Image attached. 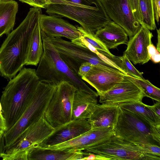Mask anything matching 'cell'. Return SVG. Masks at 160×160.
Wrapping results in <instances>:
<instances>
[{
    "mask_svg": "<svg viewBox=\"0 0 160 160\" xmlns=\"http://www.w3.org/2000/svg\"><path fill=\"white\" fill-rule=\"evenodd\" d=\"M41 8H30L23 20L7 35L0 47V76L10 80L27 62L34 29Z\"/></svg>",
    "mask_w": 160,
    "mask_h": 160,
    "instance_id": "obj_1",
    "label": "cell"
},
{
    "mask_svg": "<svg viewBox=\"0 0 160 160\" xmlns=\"http://www.w3.org/2000/svg\"><path fill=\"white\" fill-rule=\"evenodd\" d=\"M39 81L35 69L25 67L10 80L0 101L6 126L5 132L20 118Z\"/></svg>",
    "mask_w": 160,
    "mask_h": 160,
    "instance_id": "obj_2",
    "label": "cell"
},
{
    "mask_svg": "<svg viewBox=\"0 0 160 160\" xmlns=\"http://www.w3.org/2000/svg\"><path fill=\"white\" fill-rule=\"evenodd\" d=\"M43 52L36 70L40 81L58 86L63 82L73 84L77 89L97 97V92L90 88L61 58L49 38L41 31Z\"/></svg>",
    "mask_w": 160,
    "mask_h": 160,
    "instance_id": "obj_3",
    "label": "cell"
},
{
    "mask_svg": "<svg viewBox=\"0 0 160 160\" xmlns=\"http://www.w3.org/2000/svg\"><path fill=\"white\" fill-rule=\"evenodd\" d=\"M46 12L50 15L65 17L79 23L86 31L95 33L112 20L101 2L87 6L63 0H49Z\"/></svg>",
    "mask_w": 160,
    "mask_h": 160,
    "instance_id": "obj_4",
    "label": "cell"
},
{
    "mask_svg": "<svg viewBox=\"0 0 160 160\" xmlns=\"http://www.w3.org/2000/svg\"><path fill=\"white\" fill-rule=\"evenodd\" d=\"M57 87L54 84L39 81L20 118L12 128L4 132L5 150L26 129L44 116Z\"/></svg>",
    "mask_w": 160,
    "mask_h": 160,
    "instance_id": "obj_5",
    "label": "cell"
},
{
    "mask_svg": "<svg viewBox=\"0 0 160 160\" xmlns=\"http://www.w3.org/2000/svg\"><path fill=\"white\" fill-rule=\"evenodd\" d=\"M115 135L138 146L160 145V125H155L138 115L119 107Z\"/></svg>",
    "mask_w": 160,
    "mask_h": 160,
    "instance_id": "obj_6",
    "label": "cell"
},
{
    "mask_svg": "<svg viewBox=\"0 0 160 160\" xmlns=\"http://www.w3.org/2000/svg\"><path fill=\"white\" fill-rule=\"evenodd\" d=\"M49 38L61 58L77 74L81 65L85 62H89L94 66L105 67L120 70L115 64L100 53L98 55L87 48L62 38Z\"/></svg>",
    "mask_w": 160,
    "mask_h": 160,
    "instance_id": "obj_7",
    "label": "cell"
},
{
    "mask_svg": "<svg viewBox=\"0 0 160 160\" xmlns=\"http://www.w3.org/2000/svg\"><path fill=\"white\" fill-rule=\"evenodd\" d=\"M77 89L73 84L66 81L57 86L43 116L54 128L72 120V102Z\"/></svg>",
    "mask_w": 160,
    "mask_h": 160,
    "instance_id": "obj_8",
    "label": "cell"
},
{
    "mask_svg": "<svg viewBox=\"0 0 160 160\" xmlns=\"http://www.w3.org/2000/svg\"><path fill=\"white\" fill-rule=\"evenodd\" d=\"M83 151L103 156L110 160H160V156L145 153L138 146L115 135L102 144Z\"/></svg>",
    "mask_w": 160,
    "mask_h": 160,
    "instance_id": "obj_9",
    "label": "cell"
},
{
    "mask_svg": "<svg viewBox=\"0 0 160 160\" xmlns=\"http://www.w3.org/2000/svg\"><path fill=\"white\" fill-rule=\"evenodd\" d=\"M110 19L124 30L129 38L141 27L135 18L128 0H100Z\"/></svg>",
    "mask_w": 160,
    "mask_h": 160,
    "instance_id": "obj_10",
    "label": "cell"
},
{
    "mask_svg": "<svg viewBox=\"0 0 160 160\" xmlns=\"http://www.w3.org/2000/svg\"><path fill=\"white\" fill-rule=\"evenodd\" d=\"M54 129L43 116L38 121L26 129L4 153H10L25 150L29 151L34 147L38 146Z\"/></svg>",
    "mask_w": 160,
    "mask_h": 160,
    "instance_id": "obj_11",
    "label": "cell"
},
{
    "mask_svg": "<svg viewBox=\"0 0 160 160\" xmlns=\"http://www.w3.org/2000/svg\"><path fill=\"white\" fill-rule=\"evenodd\" d=\"M114 135V129L112 128H91L74 139L46 148L72 151H83L102 144Z\"/></svg>",
    "mask_w": 160,
    "mask_h": 160,
    "instance_id": "obj_12",
    "label": "cell"
},
{
    "mask_svg": "<svg viewBox=\"0 0 160 160\" xmlns=\"http://www.w3.org/2000/svg\"><path fill=\"white\" fill-rule=\"evenodd\" d=\"M124 74L118 69L93 66L88 73L81 78L94 88L99 96L123 81Z\"/></svg>",
    "mask_w": 160,
    "mask_h": 160,
    "instance_id": "obj_13",
    "label": "cell"
},
{
    "mask_svg": "<svg viewBox=\"0 0 160 160\" xmlns=\"http://www.w3.org/2000/svg\"><path fill=\"white\" fill-rule=\"evenodd\" d=\"M108 91L99 96L101 104L118 105L131 102H142L145 97L142 90L132 82L124 78Z\"/></svg>",
    "mask_w": 160,
    "mask_h": 160,
    "instance_id": "obj_14",
    "label": "cell"
},
{
    "mask_svg": "<svg viewBox=\"0 0 160 160\" xmlns=\"http://www.w3.org/2000/svg\"><path fill=\"white\" fill-rule=\"evenodd\" d=\"M91 129V125L87 119L72 120L55 128L53 132L38 146L46 148L63 143Z\"/></svg>",
    "mask_w": 160,
    "mask_h": 160,
    "instance_id": "obj_15",
    "label": "cell"
},
{
    "mask_svg": "<svg viewBox=\"0 0 160 160\" xmlns=\"http://www.w3.org/2000/svg\"><path fill=\"white\" fill-rule=\"evenodd\" d=\"M153 37L150 30L143 25L136 34L129 38L127 43V48L124 53L129 60L135 64L148 62L150 60L148 47L152 43Z\"/></svg>",
    "mask_w": 160,
    "mask_h": 160,
    "instance_id": "obj_16",
    "label": "cell"
},
{
    "mask_svg": "<svg viewBox=\"0 0 160 160\" xmlns=\"http://www.w3.org/2000/svg\"><path fill=\"white\" fill-rule=\"evenodd\" d=\"M39 24L41 31L50 38L64 37L71 41L81 35L77 27L55 16L42 14Z\"/></svg>",
    "mask_w": 160,
    "mask_h": 160,
    "instance_id": "obj_17",
    "label": "cell"
},
{
    "mask_svg": "<svg viewBox=\"0 0 160 160\" xmlns=\"http://www.w3.org/2000/svg\"><path fill=\"white\" fill-rule=\"evenodd\" d=\"M119 106L111 103L95 105L87 120L91 128H111L114 129L119 116Z\"/></svg>",
    "mask_w": 160,
    "mask_h": 160,
    "instance_id": "obj_18",
    "label": "cell"
},
{
    "mask_svg": "<svg viewBox=\"0 0 160 160\" xmlns=\"http://www.w3.org/2000/svg\"><path fill=\"white\" fill-rule=\"evenodd\" d=\"M95 36L108 49L117 48L122 44H127L128 35L120 26L112 21L95 33Z\"/></svg>",
    "mask_w": 160,
    "mask_h": 160,
    "instance_id": "obj_19",
    "label": "cell"
},
{
    "mask_svg": "<svg viewBox=\"0 0 160 160\" xmlns=\"http://www.w3.org/2000/svg\"><path fill=\"white\" fill-rule=\"evenodd\" d=\"M98 97L85 91L77 89L72 108V120L88 119L97 104Z\"/></svg>",
    "mask_w": 160,
    "mask_h": 160,
    "instance_id": "obj_20",
    "label": "cell"
},
{
    "mask_svg": "<svg viewBox=\"0 0 160 160\" xmlns=\"http://www.w3.org/2000/svg\"><path fill=\"white\" fill-rule=\"evenodd\" d=\"M82 158V151L53 149L39 146L32 148L28 156V160H76Z\"/></svg>",
    "mask_w": 160,
    "mask_h": 160,
    "instance_id": "obj_21",
    "label": "cell"
},
{
    "mask_svg": "<svg viewBox=\"0 0 160 160\" xmlns=\"http://www.w3.org/2000/svg\"><path fill=\"white\" fill-rule=\"evenodd\" d=\"M18 10L16 1L0 0V38L4 34L8 35L12 30Z\"/></svg>",
    "mask_w": 160,
    "mask_h": 160,
    "instance_id": "obj_22",
    "label": "cell"
},
{
    "mask_svg": "<svg viewBox=\"0 0 160 160\" xmlns=\"http://www.w3.org/2000/svg\"><path fill=\"white\" fill-rule=\"evenodd\" d=\"M43 52V45L39 20L33 30L28 61L25 65L37 66Z\"/></svg>",
    "mask_w": 160,
    "mask_h": 160,
    "instance_id": "obj_23",
    "label": "cell"
},
{
    "mask_svg": "<svg viewBox=\"0 0 160 160\" xmlns=\"http://www.w3.org/2000/svg\"><path fill=\"white\" fill-rule=\"evenodd\" d=\"M121 108L143 118L155 125H160V117L158 116L142 102H131L118 105Z\"/></svg>",
    "mask_w": 160,
    "mask_h": 160,
    "instance_id": "obj_24",
    "label": "cell"
},
{
    "mask_svg": "<svg viewBox=\"0 0 160 160\" xmlns=\"http://www.w3.org/2000/svg\"><path fill=\"white\" fill-rule=\"evenodd\" d=\"M141 17V25L150 30L156 28L153 8L152 0H138Z\"/></svg>",
    "mask_w": 160,
    "mask_h": 160,
    "instance_id": "obj_25",
    "label": "cell"
},
{
    "mask_svg": "<svg viewBox=\"0 0 160 160\" xmlns=\"http://www.w3.org/2000/svg\"><path fill=\"white\" fill-rule=\"evenodd\" d=\"M124 78L132 82L139 88L145 97L160 102V89L153 85L148 80L136 78L124 74Z\"/></svg>",
    "mask_w": 160,
    "mask_h": 160,
    "instance_id": "obj_26",
    "label": "cell"
},
{
    "mask_svg": "<svg viewBox=\"0 0 160 160\" xmlns=\"http://www.w3.org/2000/svg\"><path fill=\"white\" fill-rule=\"evenodd\" d=\"M77 28L80 32L82 37L96 49L112 54L108 49L95 36V33L88 32L82 27L77 26Z\"/></svg>",
    "mask_w": 160,
    "mask_h": 160,
    "instance_id": "obj_27",
    "label": "cell"
},
{
    "mask_svg": "<svg viewBox=\"0 0 160 160\" xmlns=\"http://www.w3.org/2000/svg\"><path fill=\"white\" fill-rule=\"evenodd\" d=\"M120 58L119 68L123 73L137 78H144L142 72H140L136 69L125 53H124L122 56L120 57Z\"/></svg>",
    "mask_w": 160,
    "mask_h": 160,
    "instance_id": "obj_28",
    "label": "cell"
},
{
    "mask_svg": "<svg viewBox=\"0 0 160 160\" xmlns=\"http://www.w3.org/2000/svg\"><path fill=\"white\" fill-rule=\"evenodd\" d=\"M29 152L28 150H22L10 153H2L0 156L3 160H28Z\"/></svg>",
    "mask_w": 160,
    "mask_h": 160,
    "instance_id": "obj_29",
    "label": "cell"
},
{
    "mask_svg": "<svg viewBox=\"0 0 160 160\" xmlns=\"http://www.w3.org/2000/svg\"><path fill=\"white\" fill-rule=\"evenodd\" d=\"M138 146L145 153L160 156L159 146L153 144H146Z\"/></svg>",
    "mask_w": 160,
    "mask_h": 160,
    "instance_id": "obj_30",
    "label": "cell"
},
{
    "mask_svg": "<svg viewBox=\"0 0 160 160\" xmlns=\"http://www.w3.org/2000/svg\"><path fill=\"white\" fill-rule=\"evenodd\" d=\"M147 48L150 59L155 63H159L160 61V52L152 43L150 44Z\"/></svg>",
    "mask_w": 160,
    "mask_h": 160,
    "instance_id": "obj_31",
    "label": "cell"
},
{
    "mask_svg": "<svg viewBox=\"0 0 160 160\" xmlns=\"http://www.w3.org/2000/svg\"><path fill=\"white\" fill-rule=\"evenodd\" d=\"M128 0L130 4L132 13L135 18L140 24L141 17L139 9L138 0Z\"/></svg>",
    "mask_w": 160,
    "mask_h": 160,
    "instance_id": "obj_32",
    "label": "cell"
},
{
    "mask_svg": "<svg viewBox=\"0 0 160 160\" xmlns=\"http://www.w3.org/2000/svg\"><path fill=\"white\" fill-rule=\"evenodd\" d=\"M83 158L82 160H110L105 156L97 154L86 152L82 151Z\"/></svg>",
    "mask_w": 160,
    "mask_h": 160,
    "instance_id": "obj_33",
    "label": "cell"
},
{
    "mask_svg": "<svg viewBox=\"0 0 160 160\" xmlns=\"http://www.w3.org/2000/svg\"><path fill=\"white\" fill-rule=\"evenodd\" d=\"M93 66L89 62H85L82 63L79 68L77 73L78 75L81 78L85 76Z\"/></svg>",
    "mask_w": 160,
    "mask_h": 160,
    "instance_id": "obj_34",
    "label": "cell"
},
{
    "mask_svg": "<svg viewBox=\"0 0 160 160\" xmlns=\"http://www.w3.org/2000/svg\"><path fill=\"white\" fill-rule=\"evenodd\" d=\"M34 7L45 8L47 4L45 0H19Z\"/></svg>",
    "mask_w": 160,
    "mask_h": 160,
    "instance_id": "obj_35",
    "label": "cell"
},
{
    "mask_svg": "<svg viewBox=\"0 0 160 160\" xmlns=\"http://www.w3.org/2000/svg\"><path fill=\"white\" fill-rule=\"evenodd\" d=\"M69 1L76 4L87 6H91L92 4L96 5L100 2V0H63Z\"/></svg>",
    "mask_w": 160,
    "mask_h": 160,
    "instance_id": "obj_36",
    "label": "cell"
},
{
    "mask_svg": "<svg viewBox=\"0 0 160 160\" xmlns=\"http://www.w3.org/2000/svg\"><path fill=\"white\" fill-rule=\"evenodd\" d=\"M155 20L158 23L160 17V0H152Z\"/></svg>",
    "mask_w": 160,
    "mask_h": 160,
    "instance_id": "obj_37",
    "label": "cell"
},
{
    "mask_svg": "<svg viewBox=\"0 0 160 160\" xmlns=\"http://www.w3.org/2000/svg\"><path fill=\"white\" fill-rule=\"evenodd\" d=\"M148 106L154 113L160 117V102L157 101L153 105Z\"/></svg>",
    "mask_w": 160,
    "mask_h": 160,
    "instance_id": "obj_38",
    "label": "cell"
},
{
    "mask_svg": "<svg viewBox=\"0 0 160 160\" xmlns=\"http://www.w3.org/2000/svg\"><path fill=\"white\" fill-rule=\"evenodd\" d=\"M5 145L4 134L0 135V155L1 153L5 152ZM0 158H1L0 156Z\"/></svg>",
    "mask_w": 160,
    "mask_h": 160,
    "instance_id": "obj_39",
    "label": "cell"
},
{
    "mask_svg": "<svg viewBox=\"0 0 160 160\" xmlns=\"http://www.w3.org/2000/svg\"><path fill=\"white\" fill-rule=\"evenodd\" d=\"M0 129L4 132L6 130V126L5 119L2 115L0 114Z\"/></svg>",
    "mask_w": 160,
    "mask_h": 160,
    "instance_id": "obj_40",
    "label": "cell"
},
{
    "mask_svg": "<svg viewBox=\"0 0 160 160\" xmlns=\"http://www.w3.org/2000/svg\"><path fill=\"white\" fill-rule=\"evenodd\" d=\"M157 32L158 33V42L157 44V47L156 48L157 50L160 52V29H157Z\"/></svg>",
    "mask_w": 160,
    "mask_h": 160,
    "instance_id": "obj_41",
    "label": "cell"
},
{
    "mask_svg": "<svg viewBox=\"0 0 160 160\" xmlns=\"http://www.w3.org/2000/svg\"><path fill=\"white\" fill-rule=\"evenodd\" d=\"M0 114L2 115V107L1 102H0Z\"/></svg>",
    "mask_w": 160,
    "mask_h": 160,
    "instance_id": "obj_42",
    "label": "cell"
},
{
    "mask_svg": "<svg viewBox=\"0 0 160 160\" xmlns=\"http://www.w3.org/2000/svg\"><path fill=\"white\" fill-rule=\"evenodd\" d=\"M4 134V132L2 130L0 129V135L3 134Z\"/></svg>",
    "mask_w": 160,
    "mask_h": 160,
    "instance_id": "obj_43",
    "label": "cell"
},
{
    "mask_svg": "<svg viewBox=\"0 0 160 160\" xmlns=\"http://www.w3.org/2000/svg\"><path fill=\"white\" fill-rule=\"evenodd\" d=\"M45 1L46 2L47 5L49 4V0H45Z\"/></svg>",
    "mask_w": 160,
    "mask_h": 160,
    "instance_id": "obj_44",
    "label": "cell"
},
{
    "mask_svg": "<svg viewBox=\"0 0 160 160\" xmlns=\"http://www.w3.org/2000/svg\"></svg>",
    "mask_w": 160,
    "mask_h": 160,
    "instance_id": "obj_45",
    "label": "cell"
}]
</instances>
